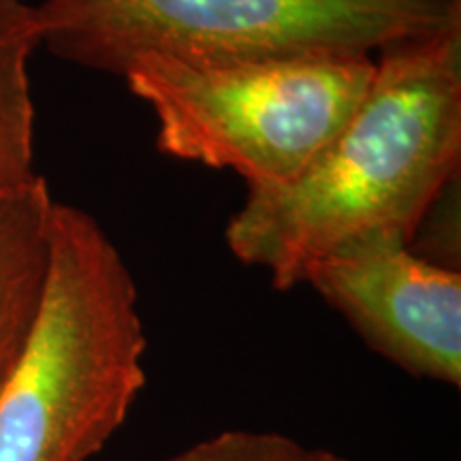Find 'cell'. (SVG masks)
Returning a JSON list of instances; mask_svg holds the SVG:
<instances>
[{"mask_svg":"<svg viewBox=\"0 0 461 461\" xmlns=\"http://www.w3.org/2000/svg\"><path fill=\"white\" fill-rule=\"evenodd\" d=\"M366 99L285 186L248 190L229 250L276 291L346 241L393 233L414 244L461 163V32L378 51Z\"/></svg>","mask_w":461,"mask_h":461,"instance_id":"obj_1","label":"cell"},{"mask_svg":"<svg viewBox=\"0 0 461 461\" xmlns=\"http://www.w3.org/2000/svg\"><path fill=\"white\" fill-rule=\"evenodd\" d=\"M51 56L122 77L143 56L210 65L308 56H376L461 32V0H43Z\"/></svg>","mask_w":461,"mask_h":461,"instance_id":"obj_3","label":"cell"},{"mask_svg":"<svg viewBox=\"0 0 461 461\" xmlns=\"http://www.w3.org/2000/svg\"><path fill=\"white\" fill-rule=\"evenodd\" d=\"M148 338L129 265L99 221L54 203L31 338L0 391V461H92L146 387Z\"/></svg>","mask_w":461,"mask_h":461,"instance_id":"obj_2","label":"cell"},{"mask_svg":"<svg viewBox=\"0 0 461 461\" xmlns=\"http://www.w3.org/2000/svg\"><path fill=\"white\" fill-rule=\"evenodd\" d=\"M167 461H350L325 447H310L278 431L224 429Z\"/></svg>","mask_w":461,"mask_h":461,"instance_id":"obj_8","label":"cell"},{"mask_svg":"<svg viewBox=\"0 0 461 461\" xmlns=\"http://www.w3.org/2000/svg\"><path fill=\"white\" fill-rule=\"evenodd\" d=\"M302 285L400 370L461 387L459 269L420 257L402 235L370 233L314 261Z\"/></svg>","mask_w":461,"mask_h":461,"instance_id":"obj_5","label":"cell"},{"mask_svg":"<svg viewBox=\"0 0 461 461\" xmlns=\"http://www.w3.org/2000/svg\"><path fill=\"white\" fill-rule=\"evenodd\" d=\"M39 43L34 7L0 0V197L22 188L34 171V103L28 65Z\"/></svg>","mask_w":461,"mask_h":461,"instance_id":"obj_7","label":"cell"},{"mask_svg":"<svg viewBox=\"0 0 461 461\" xmlns=\"http://www.w3.org/2000/svg\"><path fill=\"white\" fill-rule=\"evenodd\" d=\"M374 56L193 62L143 56L122 79L157 118L165 157L285 186L342 131L374 82Z\"/></svg>","mask_w":461,"mask_h":461,"instance_id":"obj_4","label":"cell"},{"mask_svg":"<svg viewBox=\"0 0 461 461\" xmlns=\"http://www.w3.org/2000/svg\"><path fill=\"white\" fill-rule=\"evenodd\" d=\"M54 203L41 176L0 197V391L41 308Z\"/></svg>","mask_w":461,"mask_h":461,"instance_id":"obj_6","label":"cell"}]
</instances>
